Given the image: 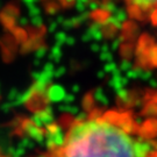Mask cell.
Segmentation results:
<instances>
[{"mask_svg":"<svg viewBox=\"0 0 157 157\" xmlns=\"http://www.w3.org/2000/svg\"><path fill=\"white\" fill-rule=\"evenodd\" d=\"M148 151L133 119L111 111L75 121L48 157H147Z\"/></svg>","mask_w":157,"mask_h":157,"instance_id":"cell-1","label":"cell"},{"mask_svg":"<svg viewBox=\"0 0 157 157\" xmlns=\"http://www.w3.org/2000/svg\"><path fill=\"white\" fill-rule=\"evenodd\" d=\"M129 15L157 23V0H120Z\"/></svg>","mask_w":157,"mask_h":157,"instance_id":"cell-2","label":"cell"},{"mask_svg":"<svg viewBox=\"0 0 157 157\" xmlns=\"http://www.w3.org/2000/svg\"><path fill=\"white\" fill-rule=\"evenodd\" d=\"M30 120H32L33 124H36L37 127H41V126H44V124H49L51 120H52L50 108H47V109H42V111L36 112Z\"/></svg>","mask_w":157,"mask_h":157,"instance_id":"cell-3","label":"cell"},{"mask_svg":"<svg viewBox=\"0 0 157 157\" xmlns=\"http://www.w3.org/2000/svg\"><path fill=\"white\" fill-rule=\"evenodd\" d=\"M63 90L61 86L58 85H55V86H51L49 92H48V98L50 99L51 101H58L61 98L63 97Z\"/></svg>","mask_w":157,"mask_h":157,"instance_id":"cell-4","label":"cell"},{"mask_svg":"<svg viewBox=\"0 0 157 157\" xmlns=\"http://www.w3.org/2000/svg\"><path fill=\"white\" fill-rule=\"evenodd\" d=\"M13 104H12L11 101H5V102H2L1 105H0V111L4 113V114H8V113L12 112V109H13Z\"/></svg>","mask_w":157,"mask_h":157,"instance_id":"cell-5","label":"cell"},{"mask_svg":"<svg viewBox=\"0 0 157 157\" xmlns=\"http://www.w3.org/2000/svg\"><path fill=\"white\" fill-rule=\"evenodd\" d=\"M19 93H20V92H19V90H17V89H15V87L11 89V90H10V92L7 93V97H6V98H7V101H11V102H13V101L17 98Z\"/></svg>","mask_w":157,"mask_h":157,"instance_id":"cell-6","label":"cell"},{"mask_svg":"<svg viewBox=\"0 0 157 157\" xmlns=\"http://www.w3.org/2000/svg\"><path fill=\"white\" fill-rule=\"evenodd\" d=\"M19 146L22 147L23 149H26V148H33V143L30 142V140H29L28 137H23L22 140L20 141Z\"/></svg>","mask_w":157,"mask_h":157,"instance_id":"cell-7","label":"cell"},{"mask_svg":"<svg viewBox=\"0 0 157 157\" xmlns=\"http://www.w3.org/2000/svg\"><path fill=\"white\" fill-rule=\"evenodd\" d=\"M1 152H2V150H1V147H0V156H1Z\"/></svg>","mask_w":157,"mask_h":157,"instance_id":"cell-8","label":"cell"},{"mask_svg":"<svg viewBox=\"0 0 157 157\" xmlns=\"http://www.w3.org/2000/svg\"><path fill=\"white\" fill-rule=\"evenodd\" d=\"M0 94H1V84H0Z\"/></svg>","mask_w":157,"mask_h":157,"instance_id":"cell-9","label":"cell"}]
</instances>
